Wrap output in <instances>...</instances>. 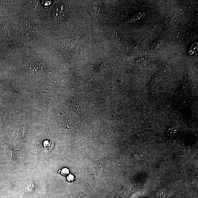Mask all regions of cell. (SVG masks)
I'll return each instance as SVG.
<instances>
[{
  "label": "cell",
  "mask_w": 198,
  "mask_h": 198,
  "mask_svg": "<svg viewBox=\"0 0 198 198\" xmlns=\"http://www.w3.org/2000/svg\"><path fill=\"white\" fill-rule=\"evenodd\" d=\"M74 179V176L71 175H70L69 176H68V177H67V179H68L69 181H73Z\"/></svg>",
  "instance_id": "3"
},
{
  "label": "cell",
  "mask_w": 198,
  "mask_h": 198,
  "mask_svg": "<svg viewBox=\"0 0 198 198\" xmlns=\"http://www.w3.org/2000/svg\"><path fill=\"white\" fill-rule=\"evenodd\" d=\"M69 172V170L67 168L63 169L61 172L62 175L65 176L67 175Z\"/></svg>",
  "instance_id": "2"
},
{
  "label": "cell",
  "mask_w": 198,
  "mask_h": 198,
  "mask_svg": "<svg viewBox=\"0 0 198 198\" xmlns=\"http://www.w3.org/2000/svg\"><path fill=\"white\" fill-rule=\"evenodd\" d=\"M30 70L34 73L38 74L43 73L46 69V66L44 63L36 62L32 64L30 67Z\"/></svg>",
  "instance_id": "1"
}]
</instances>
